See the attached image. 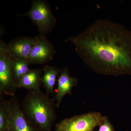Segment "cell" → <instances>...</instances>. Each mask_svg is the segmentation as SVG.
<instances>
[{
    "label": "cell",
    "mask_w": 131,
    "mask_h": 131,
    "mask_svg": "<svg viewBox=\"0 0 131 131\" xmlns=\"http://www.w3.org/2000/svg\"><path fill=\"white\" fill-rule=\"evenodd\" d=\"M69 40L84 63L96 73L131 75V31L123 25L98 19Z\"/></svg>",
    "instance_id": "6da1fadb"
},
{
    "label": "cell",
    "mask_w": 131,
    "mask_h": 131,
    "mask_svg": "<svg viewBox=\"0 0 131 131\" xmlns=\"http://www.w3.org/2000/svg\"><path fill=\"white\" fill-rule=\"evenodd\" d=\"M25 117L40 131H51L56 118V102L46 94L30 91L20 104Z\"/></svg>",
    "instance_id": "7a4b0ae2"
},
{
    "label": "cell",
    "mask_w": 131,
    "mask_h": 131,
    "mask_svg": "<svg viewBox=\"0 0 131 131\" xmlns=\"http://www.w3.org/2000/svg\"><path fill=\"white\" fill-rule=\"evenodd\" d=\"M24 15L28 16L36 25L40 35L49 33L56 23L50 4L45 0L33 1L30 9Z\"/></svg>",
    "instance_id": "3957f363"
},
{
    "label": "cell",
    "mask_w": 131,
    "mask_h": 131,
    "mask_svg": "<svg viewBox=\"0 0 131 131\" xmlns=\"http://www.w3.org/2000/svg\"><path fill=\"white\" fill-rule=\"evenodd\" d=\"M13 57L9 53L7 44L0 42V96L3 94L13 96L16 92V84L14 78Z\"/></svg>",
    "instance_id": "277c9868"
},
{
    "label": "cell",
    "mask_w": 131,
    "mask_h": 131,
    "mask_svg": "<svg viewBox=\"0 0 131 131\" xmlns=\"http://www.w3.org/2000/svg\"><path fill=\"white\" fill-rule=\"evenodd\" d=\"M103 116L93 112L64 119L56 125L55 131H94Z\"/></svg>",
    "instance_id": "5b68a950"
},
{
    "label": "cell",
    "mask_w": 131,
    "mask_h": 131,
    "mask_svg": "<svg viewBox=\"0 0 131 131\" xmlns=\"http://www.w3.org/2000/svg\"><path fill=\"white\" fill-rule=\"evenodd\" d=\"M35 45L27 60L28 64H44L53 59L55 53L54 45L45 37L36 36Z\"/></svg>",
    "instance_id": "8992f818"
},
{
    "label": "cell",
    "mask_w": 131,
    "mask_h": 131,
    "mask_svg": "<svg viewBox=\"0 0 131 131\" xmlns=\"http://www.w3.org/2000/svg\"><path fill=\"white\" fill-rule=\"evenodd\" d=\"M11 100L12 104L8 125V131H40L23 113L18 98L13 96Z\"/></svg>",
    "instance_id": "52a82bcc"
},
{
    "label": "cell",
    "mask_w": 131,
    "mask_h": 131,
    "mask_svg": "<svg viewBox=\"0 0 131 131\" xmlns=\"http://www.w3.org/2000/svg\"><path fill=\"white\" fill-rule=\"evenodd\" d=\"M36 40V37H18L7 44V46L9 53L13 58L27 60Z\"/></svg>",
    "instance_id": "ba28073f"
},
{
    "label": "cell",
    "mask_w": 131,
    "mask_h": 131,
    "mask_svg": "<svg viewBox=\"0 0 131 131\" xmlns=\"http://www.w3.org/2000/svg\"><path fill=\"white\" fill-rule=\"evenodd\" d=\"M78 82L77 78L70 76L67 68L61 71L57 80V89L54 98L57 107H59L62 100L66 95L71 94L72 89Z\"/></svg>",
    "instance_id": "9c48e42d"
},
{
    "label": "cell",
    "mask_w": 131,
    "mask_h": 131,
    "mask_svg": "<svg viewBox=\"0 0 131 131\" xmlns=\"http://www.w3.org/2000/svg\"><path fill=\"white\" fill-rule=\"evenodd\" d=\"M43 71L40 69L30 70L16 84L17 88H23L30 91H39L42 84Z\"/></svg>",
    "instance_id": "30bf717a"
},
{
    "label": "cell",
    "mask_w": 131,
    "mask_h": 131,
    "mask_svg": "<svg viewBox=\"0 0 131 131\" xmlns=\"http://www.w3.org/2000/svg\"><path fill=\"white\" fill-rule=\"evenodd\" d=\"M43 71L42 84L46 94L49 95L55 92L54 88L57 81V77L62 71L56 67L48 65L45 66Z\"/></svg>",
    "instance_id": "8fae6325"
},
{
    "label": "cell",
    "mask_w": 131,
    "mask_h": 131,
    "mask_svg": "<svg viewBox=\"0 0 131 131\" xmlns=\"http://www.w3.org/2000/svg\"><path fill=\"white\" fill-rule=\"evenodd\" d=\"M29 65L26 59L13 58V73L15 84L30 70Z\"/></svg>",
    "instance_id": "7c38bea8"
},
{
    "label": "cell",
    "mask_w": 131,
    "mask_h": 131,
    "mask_svg": "<svg viewBox=\"0 0 131 131\" xmlns=\"http://www.w3.org/2000/svg\"><path fill=\"white\" fill-rule=\"evenodd\" d=\"M12 100L2 99L0 102V131H8V125L11 109Z\"/></svg>",
    "instance_id": "4fadbf2b"
},
{
    "label": "cell",
    "mask_w": 131,
    "mask_h": 131,
    "mask_svg": "<svg viewBox=\"0 0 131 131\" xmlns=\"http://www.w3.org/2000/svg\"><path fill=\"white\" fill-rule=\"evenodd\" d=\"M99 126L98 131H115L112 124L106 116H103L102 121Z\"/></svg>",
    "instance_id": "5bb4252c"
}]
</instances>
